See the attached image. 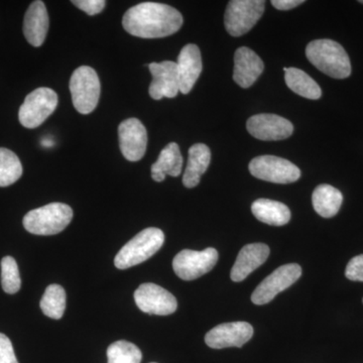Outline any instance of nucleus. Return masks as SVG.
<instances>
[{"mask_svg": "<svg viewBox=\"0 0 363 363\" xmlns=\"http://www.w3.org/2000/svg\"><path fill=\"white\" fill-rule=\"evenodd\" d=\"M183 21L182 14L168 4L143 2L124 13L123 26L135 37L160 39L178 32Z\"/></svg>", "mask_w": 363, "mask_h": 363, "instance_id": "f257e3e1", "label": "nucleus"}, {"mask_svg": "<svg viewBox=\"0 0 363 363\" xmlns=\"http://www.w3.org/2000/svg\"><path fill=\"white\" fill-rule=\"evenodd\" d=\"M306 56L312 65L329 77L345 79L350 76V57L342 45L335 40H313L306 48Z\"/></svg>", "mask_w": 363, "mask_h": 363, "instance_id": "f03ea898", "label": "nucleus"}, {"mask_svg": "<svg viewBox=\"0 0 363 363\" xmlns=\"http://www.w3.org/2000/svg\"><path fill=\"white\" fill-rule=\"evenodd\" d=\"M164 242V234L161 229L155 227L143 229L119 250L114 264L119 269L138 266L159 252Z\"/></svg>", "mask_w": 363, "mask_h": 363, "instance_id": "7ed1b4c3", "label": "nucleus"}, {"mask_svg": "<svg viewBox=\"0 0 363 363\" xmlns=\"http://www.w3.org/2000/svg\"><path fill=\"white\" fill-rule=\"evenodd\" d=\"M73 219V210L63 203H51L37 208L23 217V226L35 235H55L62 233Z\"/></svg>", "mask_w": 363, "mask_h": 363, "instance_id": "20e7f679", "label": "nucleus"}, {"mask_svg": "<svg viewBox=\"0 0 363 363\" xmlns=\"http://www.w3.org/2000/svg\"><path fill=\"white\" fill-rule=\"evenodd\" d=\"M99 77L96 71L88 66L79 67L72 74L70 91L76 111L89 114L96 108L100 98Z\"/></svg>", "mask_w": 363, "mask_h": 363, "instance_id": "39448f33", "label": "nucleus"}, {"mask_svg": "<svg viewBox=\"0 0 363 363\" xmlns=\"http://www.w3.org/2000/svg\"><path fill=\"white\" fill-rule=\"evenodd\" d=\"M58 95L51 88L40 87L33 90L21 105L18 119L26 128H35L42 125L56 111Z\"/></svg>", "mask_w": 363, "mask_h": 363, "instance_id": "423d86ee", "label": "nucleus"}, {"mask_svg": "<svg viewBox=\"0 0 363 363\" xmlns=\"http://www.w3.org/2000/svg\"><path fill=\"white\" fill-rule=\"evenodd\" d=\"M264 0H233L227 6L224 25L229 35L241 37L257 25L264 11Z\"/></svg>", "mask_w": 363, "mask_h": 363, "instance_id": "0eeeda50", "label": "nucleus"}, {"mask_svg": "<svg viewBox=\"0 0 363 363\" xmlns=\"http://www.w3.org/2000/svg\"><path fill=\"white\" fill-rule=\"evenodd\" d=\"M250 174L259 180L276 184H290L301 178V171L296 164L274 156H260L250 162Z\"/></svg>", "mask_w": 363, "mask_h": 363, "instance_id": "6e6552de", "label": "nucleus"}, {"mask_svg": "<svg viewBox=\"0 0 363 363\" xmlns=\"http://www.w3.org/2000/svg\"><path fill=\"white\" fill-rule=\"evenodd\" d=\"M218 262V252L213 247L202 252L184 250L173 260V269L177 276L184 281H193L211 271Z\"/></svg>", "mask_w": 363, "mask_h": 363, "instance_id": "1a4fd4ad", "label": "nucleus"}, {"mask_svg": "<svg viewBox=\"0 0 363 363\" xmlns=\"http://www.w3.org/2000/svg\"><path fill=\"white\" fill-rule=\"evenodd\" d=\"M302 276V267L297 264H288L272 272L252 293V301L255 305L271 302L278 294L290 288Z\"/></svg>", "mask_w": 363, "mask_h": 363, "instance_id": "9d476101", "label": "nucleus"}, {"mask_svg": "<svg viewBox=\"0 0 363 363\" xmlns=\"http://www.w3.org/2000/svg\"><path fill=\"white\" fill-rule=\"evenodd\" d=\"M135 301L140 311L149 315L167 316L173 314L178 308L175 296L152 283L138 286L135 292Z\"/></svg>", "mask_w": 363, "mask_h": 363, "instance_id": "9b49d317", "label": "nucleus"}, {"mask_svg": "<svg viewBox=\"0 0 363 363\" xmlns=\"http://www.w3.org/2000/svg\"><path fill=\"white\" fill-rule=\"evenodd\" d=\"M248 133L259 140H283L293 135L291 121L276 114L262 113L250 117L247 121Z\"/></svg>", "mask_w": 363, "mask_h": 363, "instance_id": "f8f14e48", "label": "nucleus"}, {"mask_svg": "<svg viewBox=\"0 0 363 363\" xmlns=\"http://www.w3.org/2000/svg\"><path fill=\"white\" fill-rule=\"evenodd\" d=\"M252 326L247 322H231L211 329L205 336V342L213 350L242 347L252 339Z\"/></svg>", "mask_w": 363, "mask_h": 363, "instance_id": "ddd939ff", "label": "nucleus"}, {"mask_svg": "<svg viewBox=\"0 0 363 363\" xmlns=\"http://www.w3.org/2000/svg\"><path fill=\"white\" fill-rule=\"evenodd\" d=\"M119 147L128 161L138 162L147 152V133L142 121L128 118L118 126Z\"/></svg>", "mask_w": 363, "mask_h": 363, "instance_id": "4468645a", "label": "nucleus"}, {"mask_svg": "<svg viewBox=\"0 0 363 363\" xmlns=\"http://www.w3.org/2000/svg\"><path fill=\"white\" fill-rule=\"evenodd\" d=\"M152 81L150 85V96L155 100L164 97L174 98L180 92L178 67L176 62L164 61L149 65Z\"/></svg>", "mask_w": 363, "mask_h": 363, "instance_id": "2eb2a0df", "label": "nucleus"}, {"mask_svg": "<svg viewBox=\"0 0 363 363\" xmlns=\"http://www.w3.org/2000/svg\"><path fill=\"white\" fill-rule=\"evenodd\" d=\"M264 65L257 52L247 47L238 48L234 55L233 80L241 88L255 84L264 72Z\"/></svg>", "mask_w": 363, "mask_h": 363, "instance_id": "dca6fc26", "label": "nucleus"}, {"mask_svg": "<svg viewBox=\"0 0 363 363\" xmlns=\"http://www.w3.org/2000/svg\"><path fill=\"white\" fill-rule=\"evenodd\" d=\"M177 67L180 92L188 94L202 73V57L199 48L194 44L186 45L179 55Z\"/></svg>", "mask_w": 363, "mask_h": 363, "instance_id": "f3484780", "label": "nucleus"}, {"mask_svg": "<svg viewBox=\"0 0 363 363\" xmlns=\"http://www.w3.org/2000/svg\"><path fill=\"white\" fill-rule=\"evenodd\" d=\"M269 255V247L264 243H252L241 248L230 272L233 281H242L257 267L264 264Z\"/></svg>", "mask_w": 363, "mask_h": 363, "instance_id": "a211bd4d", "label": "nucleus"}, {"mask_svg": "<svg viewBox=\"0 0 363 363\" xmlns=\"http://www.w3.org/2000/svg\"><path fill=\"white\" fill-rule=\"evenodd\" d=\"M49 30V14L44 2L33 1L26 11L23 20V35L28 44L40 47Z\"/></svg>", "mask_w": 363, "mask_h": 363, "instance_id": "6ab92c4d", "label": "nucleus"}, {"mask_svg": "<svg viewBox=\"0 0 363 363\" xmlns=\"http://www.w3.org/2000/svg\"><path fill=\"white\" fill-rule=\"evenodd\" d=\"M211 162V152L204 143H196L189 150L187 167L183 175V184L186 188H194L201 180Z\"/></svg>", "mask_w": 363, "mask_h": 363, "instance_id": "aec40b11", "label": "nucleus"}, {"mask_svg": "<svg viewBox=\"0 0 363 363\" xmlns=\"http://www.w3.org/2000/svg\"><path fill=\"white\" fill-rule=\"evenodd\" d=\"M183 169V157L178 143H171L162 150L159 159L152 166V178L162 182L166 176L178 177Z\"/></svg>", "mask_w": 363, "mask_h": 363, "instance_id": "412c9836", "label": "nucleus"}, {"mask_svg": "<svg viewBox=\"0 0 363 363\" xmlns=\"http://www.w3.org/2000/svg\"><path fill=\"white\" fill-rule=\"evenodd\" d=\"M252 214L262 223L283 226L291 220V211L283 203L269 199H259L252 203Z\"/></svg>", "mask_w": 363, "mask_h": 363, "instance_id": "4be33fe9", "label": "nucleus"}, {"mask_svg": "<svg viewBox=\"0 0 363 363\" xmlns=\"http://www.w3.org/2000/svg\"><path fill=\"white\" fill-rule=\"evenodd\" d=\"M342 202V193L328 184L318 186L313 192V207L315 211L324 218L335 216L340 210Z\"/></svg>", "mask_w": 363, "mask_h": 363, "instance_id": "5701e85b", "label": "nucleus"}, {"mask_svg": "<svg viewBox=\"0 0 363 363\" xmlns=\"http://www.w3.org/2000/svg\"><path fill=\"white\" fill-rule=\"evenodd\" d=\"M286 84L296 94L317 100L321 97L322 90L320 86L306 72L298 68H285Z\"/></svg>", "mask_w": 363, "mask_h": 363, "instance_id": "b1692460", "label": "nucleus"}, {"mask_svg": "<svg viewBox=\"0 0 363 363\" xmlns=\"http://www.w3.org/2000/svg\"><path fill=\"white\" fill-rule=\"evenodd\" d=\"M40 306L45 316L55 320L61 319L66 309V292L63 286L56 284L48 286Z\"/></svg>", "mask_w": 363, "mask_h": 363, "instance_id": "393cba45", "label": "nucleus"}, {"mask_svg": "<svg viewBox=\"0 0 363 363\" xmlns=\"http://www.w3.org/2000/svg\"><path fill=\"white\" fill-rule=\"evenodd\" d=\"M23 166L18 157L11 150L0 147V187H7L20 180Z\"/></svg>", "mask_w": 363, "mask_h": 363, "instance_id": "a878e982", "label": "nucleus"}, {"mask_svg": "<svg viewBox=\"0 0 363 363\" xmlns=\"http://www.w3.org/2000/svg\"><path fill=\"white\" fill-rule=\"evenodd\" d=\"M142 358L140 348L125 340L116 341L107 350V363H140Z\"/></svg>", "mask_w": 363, "mask_h": 363, "instance_id": "bb28decb", "label": "nucleus"}, {"mask_svg": "<svg viewBox=\"0 0 363 363\" xmlns=\"http://www.w3.org/2000/svg\"><path fill=\"white\" fill-rule=\"evenodd\" d=\"M1 285L4 292L9 295H13L20 291V271L13 257H6L1 260Z\"/></svg>", "mask_w": 363, "mask_h": 363, "instance_id": "cd10ccee", "label": "nucleus"}, {"mask_svg": "<svg viewBox=\"0 0 363 363\" xmlns=\"http://www.w3.org/2000/svg\"><path fill=\"white\" fill-rule=\"evenodd\" d=\"M345 277L350 281H363V255L353 257L348 262L345 269Z\"/></svg>", "mask_w": 363, "mask_h": 363, "instance_id": "c85d7f7f", "label": "nucleus"}, {"mask_svg": "<svg viewBox=\"0 0 363 363\" xmlns=\"http://www.w3.org/2000/svg\"><path fill=\"white\" fill-rule=\"evenodd\" d=\"M0 363H18L11 339L0 333Z\"/></svg>", "mask_w": 363, "mask_h": 363, "instance_id": "c756f323", "label": "nucleus"}, {"mask_svg": "<svg viewBox=\"0 0 363 363\" xmlns=\"http://www.w3.org/2000/svg\"><path fill=\"white\" fill-rule=\"evenodd\" d=\"M72 4L88 16H95L104 11L106 1L104 0H73Z\"/></svg>", "mask_w": 363, "mask_h": 363, "instance_id": "7c9ffc66", "label": "nucleus"}, {"mask_svg": "<svg viewBox=\"0 0 363 363\" xmlns=\"http://www.w3.org/2000/svg\"><path fill=\"white\" fill-rule=\"evenodd\" d=\"M304 2V0H272V4L279 11H290Z\"/></svg>", "mask_w": 363, "mask_h": 363, "instance_id": "2f4dec72", "label": "nucleus"}, {"mask_svg": "<svg viewBox=\"0 0 363 363\" xmlns=\"http://www.w3.org/2000/svg\"><path fill=\"white\" fill-rule=\"evenodd\" d=\"M359 2H360V4H363V0H362V1H359Z\"/></svg>", "mask_w": 363, "mask_h": 363, "instance_id": "473e14b6", "label": "nucleus"}, {"mask_svg": "<svg viewBox=\"0 0 363 363\" xmlns=\"http://www.w3.org/2000/svg\"><path fill=\"white\" fill-rule=\"evenodd\" d=\"M152 363H155V362H152Z\"/></svg>", "mask_w": 363, "mask_h": 363, "instance_id": "72a5a7b5", "label": "nucleus"}, {"mask_svg": "<svg viewBox=\"0 0 363 363\" xmlns=\"http://www.w3.org/2000/svg\"><path fill=\"white\" fill-rule=\"evenodd\" d=\"M363 301V300H362Z\"/></svg>", "mask_w": 363, "mask_h": 363, "instance_id": "f704fd0d", "label": "nucleus"}]
</instances>
